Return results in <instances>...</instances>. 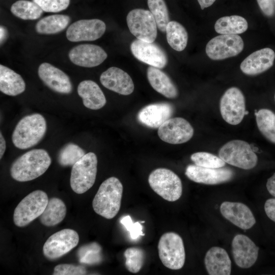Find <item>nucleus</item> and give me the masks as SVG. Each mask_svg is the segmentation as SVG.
<instances>
[{"label":"nucleus","instance_id":"obj_40","mask_svg":"<svg viewBox=\"0 0 275 275\" xmlns=\"http://www.w3.org/2000/svg\"><path fill=\"white\" fill-rule=\"evenodd\" d=\"M87 274L86 268L81 265L69 264H59L55 266L53 275H83Z\"/></svg>","mask_w":275,"mask_h":275},{"label":"nucleus","instance_id":"obj_12","mask_svg":"<svg viewBox=\"0 0 275 275\" xmlns=\"http://www.w3.org/2000/svg\"><path fill=\"white\" fill-rule=\"evenodd\" d=\"M244 43L238 35H223L211 39L207 44L206 53L213 60H222L240 53Z\"/></svg>","mask_w":275,"mask_h":275},{"label":"nucleus","instance_id":"obj_9","mask_svg":"<svg viewBox=\"0 0 275 275\" xmlns=\"http://www.w3.org/2000/svg\"><path fill=\"white\" fill-rule=\"evenodd\" d=\"M126 21L131 33L138 39L153 42L157 37V24L149 10L134 9L127 15Z\"/></svg>","mask_w":275,"mask_h":275},{"label":"nucleus","instance_id":"obj_32","mask_svg":"<svg viewBox=\"0 0 275 275\" xmlns=\"http://www.w3.org/2000/svg\"><path fill=\"white\" fill-rule=\"evenodd\" d=\"M16 17L23 20H35L41 17L43 11L34 1L19 0L14 3L10 8Z\"/></svg>","mask_w":275,"mask_h":275},{"label":"nucleus","instance_id":"obj_13","mask_svg":"<svg viewBox=\"0 0 275 275\" xmlns=\"http://www.w3.org/2000/svg\"><path fill=\"white\" fill-rule=\"evenodd\" d=\"M194 128L185 119L181 117L171 118L158 129L157 133L163 141L171 144L187 142L194 134Z\"/></svg>","mask_w":275,"mask_h":275},{"label":"nucleus","instance_id":"obj_44","mask_svg":"<svg viewBox=\"0 0 275 275\" xmlns=\"http://www.w3.org/2000/svg\"><path fill=\"white\" fill-rule=\"evenodd\" d=\"M266 188L268 193L275 197V173L268 179L266 183Z\"/></svg>","mask_w":275,"mask_h":275},{"label":"nucleus","instance_id":"obj_14","mask_svg":"<svg viewBox=\"0 0 275 275\" xmlns=\"http://www.w3.org/2000/svg\"><path fill=\"white\" fill-rule=\"evenodd\" d=\"M185 174L194 182L208 185L229 181L234 175L233 170L229 168H209L196 164L187 166Z\"/></svg>","mask_w":275,"mask_h":275},{"label":"nucleus","instance_id":"obj_31","mask_svg":"<svg viewBox=\"0 0 275 275\" xmlns=\"http://www.w3.org/2000/svg\"><path fill=\"white\" fill-rule=\"evenodd\" d=\"M166 32L168 43L173 49L181 51L185 48L188 41V34L182 24L176 21H170Z\"/></svg>","mask_w":275,"mask_h":275},{"label":"nucleus","instance_id":"obj_49","mask_svg":"<svg viewBox=\"0 0 275 275\" xmlns=\"http://www.w3.org/2000/svg\"><path fill=\"white\" fill-rule=\"evenodd\" d=\"M275 1V0H274Z\"/></svg>","mask_w":275,"mask_h":275},{"label":"nucleus","instance_id":"obj_3","mask_svg":"<svg viewBox=\"0 0 275 275\" xmlns=\"http://www.w3.org/2000/svg\"><path fill=\"white\" fill-rule=\"evenodd\" d=\"M46 129V122L42 115L36 113L26 116L16 125L12 135V142L18 149H29L42 139Z\"/></svg>","mask_w":275,"mask_h":275},{"label":"nucleus","instance_id":"obj_47","mask_svg":"<svg viewBox=\"0 0 275 275\" xmlns=\"http://www.w3.org/2000/svg\"><path fill=\"white\" fill-rule=\"evenodd\" d=\"M0 39H1V43H3L6 39L8 36V32L5 27L4 26H1L0 27Z\"/></svg>","mask_w":275,"mask_h":275},{"label":"nucleus","instance_id":"obj_17","mask_svg":"<svg viewBox=\"0 0 275 275\" xmlns=\"http://www.w3.org/2000/svg\"><path fill=\"white\" fill-rule=\"evenodd\" d=\"M259 248L247 236L237 234L232 242V252L236 265L242 268H248L256 262Z\"/></svg>","mask_w":275,"mask_h":275},{"label":"nucleus","instance_id":"obj_34","mask_svg":"<svg viewBox=\"0 0 275 275\" xmlns=\"http://www.w3.org/2000/svg\"><path fill=\"white\" fill-rule=\"evenodd\" d=\"M149 11L153 15L158 29L166 32L167 26L170 22L168 9L164 0H148Z\"/></svg>","mask_w":275,"mask_h":275},{"label":"nucleus","instance_id":"obj_19","mask_svg":"<svg viewBox=\"0 0 275 275\" xmlns=\"http://www.w3.org/2000/svg\"><path fill=\"white\" fill-rule=\"evenodd\" d=\"M39 78L52 91L61 94H69L72 85L69 76L60 69L48 63H43L38 70Z\"/></svg>","mask_w":275,"mask_h":275},{"label":"nucleus","instance_id":"obj_10","mask_svg":"<svg viewBox=\"0 0 275 275\" xmlns=\"http://www.w3.org/2000/svg\"><path fill=\"white\" fill-rule=\"evenodd\" d=\"M219 107L223 119L233 125L239 124L248 114L244 96L236 87H231L226 91L221 98Z\"/></svg>","mask_w":275,"mask_h":275},{"label":"nucleus","instance_id":"obj_7","mask_svg":"<svg viewBox=\"0 0 275 275\" xmlns=\"http://www.w3.org/2000/svg\"><path fill=\"white\" fill-rule=\"evenodd\" d=\"M218 156L225 162L244 170L254 168L258 161L257 156L250 145L239 140L224 145L219 150Z\"/></svg>","mask_w":275,"mask_h":275},{"label":"nucleus","instance_id":"obj_8","mask_svg":"<svg viewBox=\"0 0 275 275\" xmlns=\"http://www.w3.org/2000/svg\"><path fill=\"white\" fill-rule=\"evenodd\" d=\"M159 257L166 267L178 270L183 267L185 252L182 238L178 234L170 232L164 233L158 244Z\"/></svg>","mask_w":275,"mask_h":275},{"label":"nucleus","instance_id":"obj_2","mask_svg":"<svg viewBox=\"0 0 275 275\" xmlns=\"http://www.w3.org/2000/svg\"><path fill=\"white\" fill-rule=\"evenodd\" d=\"M123 187L115 177L104 180L96 194L92 206L98 215L106 218H114L120 210Z\"/></svg>","mask_w":275,"mask_h":275},{"label":"nucleus","instance_id":"obj_26","mask_svg":"<svg viewBox=\"0 0 275 275\" xmlns=\"http://www.w3.org/2000/svg\"><path fill=\"white\" fill-rule=\"evenodd\" d=\"M147 78L152 87L167 98L177 97L178 91L169 76L159 68L150 66L147 69Z\"/></svg>","mask_w":275,"mask_h":275},{"label":"nucleus","instance_id":"obj_23","mask_svg":"<svg viewBox=\"0 0 275 275\" xmlns=\"http://www.w3.org/2000/svg\"><path fill=\"white\" fill-rule=\"evenodd\" d=\"M275 53L266 47L255 51L241 62L240 68L247 75H255L264 72L273 65Z\"/></svg>","mask_w":275,"mask_h":275},{"label":"nucleus","instance_id":"obj_46","mask_svg":"<svg viewBox=\"0 0 275 275\" xmlns=\"http://www.w3.org/2000/svg\"><path fill=\"white\" fill-rule=\"evenodd\" d=\"M201 9L204 10L206 8L211 6L216 0H197Z\"/></svg>","mask_w":275,"mask_h":275},{"label":"nucleus","instance_id":"obj_6","mask_svg":"<svg viewBox=\"0 0 275 275\" xmlns=\"http://www.w3.org/2000/svg\"><path fill=\"white\" fill-rule=\"evenodd\" d=\"M48 200L47 195L43 190H36L28 195L14 210V224L19 227L29 225L42 214Z\"/></svg>","mask_w":275,"mask_h":275},{"label":"nucleus","instance_id":"obj_16","mask_svg":"<svg viewBox=\"0 0 275 275\" xmlns=\"http://www.w3.org/2000/svg\"><path fill=\"white\" fill-rule=\"evenodd\" d=\"M133 55L139 61L159 69L166 66L168 57L158 44L141 40H134L130 45Z\"/></svg>","mask_w":275,"mask_h":275},{"label":"nucleus","instance_id":"obj_43","mask_svg":"<svg viewBox=\"0 0 275 275\" xmlns=\"http://www.w3.org/2000/svg\"><path fill=\"white\" fill-rule=\"evenodd\" d=\"M264 210L267 217L275 223V198H270L265 201Z\"/></svg>","mask_w":275,"mask_h":275},{"label":"nucleus","instance_id":"obj_20","mask_svg":"<svg viewBox=\"0 0 275 275\" xmlns=\"http://www.w3.org/2000/svg\"><path fill=\"white\" fill-rule=\"evenodd\" d=\"M222 215L237 227L247 230L256 223V219L251 209L240 202L225 201L220 206Z\"/></svg>","mask_w":275,"mask_h":275},{"label":"nucleus","instance_id":"obj_35","mask_svg":"<svg viewBox=\"0 0 275 275\" xmlns=\"http://www.w3.org/2000/svg\"><path fill=\"white\" fill-rule=\"evenodd\" d=\"M85 154V151L79 146L69 143L66 144L59 151L58 160L62 166H73Z\"/></svg>","mask_w":275,"mask_h":275},{"label":"nucleus","instance_id":"obj_22","mask_svg":"<svg viewBox=\"0 0 275 275\" xmlns=\"http://www.w3.org/2000/svg\"><path fill=\"white\" fill-rule=\"evenodd\" d=\"M101 84L118 94L128 95L134 90V84L130 75L119 68L111 67L100 76Z\"/></svg>","mask_w":275,"mask_h":275},{"label":"nucleus","instance_id":"obj_41","mask_svg":"<svg viewBox=\"0 0 275 275\" xmlns=\"http://www.w3.org/2000/svg\"><path fill=\"white\" fill-rule=\"evenodd\" d=\"M120 222L125 226L126 230L129 231L130 237L132 239H135L140 236H144L143 233V226L140 222L133 223L130 215H126L123 217Z\"/></svg>","mask_w":275,"mask_h":275},{"label":"nucleus","instance_id":"obj_48","mask_svg":"<svg viewBox=\"0 0 275 275\" xmlns=\"http://www.w3.org/2000/svg\"><path fill=\"white\" fill-rule=\"evenodd\" d=\"M274 100H275V95H274Z\"/></svg>","mask_w":275,"mask_h":275},{"label":"nucleus","instance_id":"obj_24","mask_svg":"<svg viewBox=\"0 0 275 275\" xmlns=\"http://www.w3.org/2000/svg\"><path fill=\"white\" fill-rule=\"evenodd\" d=\"M204 263L210 275L231 274V261L224 249L218 246L211 248L205 255Z\"/></svg>","mask_w":275,"mask_h":275},{"label":"nucleus","instance_id":"obj_1","mask_svg":"<svg viewBox=\"0 0 275 275\" xmlns=\"http://www.w3.org/2000/svg\"><path fill=\"white\" fill-rule=\"evenodd\" d=\"M51 162V158L46 150L33 149L14 161L10 167V174L19 182L31 181L43 174Z\"/></svg>","mask_w":275,"mask_h":275},{"label":"nucleus","instance_id":"obj_36","mask_svg":"<svg viewBox=\"0 0 275 275\" xmlns=\"http://www.w3.org/2000/svg\"><path fill=\"white\" fill-rule=\"evenodd\" d=\"M124 256L125 266L129 271L135 273L141 269L145 259L144 250L138 247L129 248L125 251Z\"/></svg>","mask_w":275,"mask_h":275},{"label":"nucleus","instance_id":"obj_28","mask_svg":"<svg viewBox=\"0 0 275 275\" xmlns=\"http://www.w3.org/2000/svg\"><path fill=\"white\" fill-rule=\"evenodd\" d=\"M66 212L67 208L64 202L59 198H51L40 216V222L47 227L54 226L64 219Z\"/></svg>","mask_w":275,"mask_h":275},{"label":"nucleus","instance_id":"obj_33","mask_svg":"<svg viewBox=\"0 0 275 275\" xmlns=\"http://www.w3.org/2000/svg\"><path fill=\"white\" fill-rule=\"evenodd\" d=\"M258 128L261 133L270 142L275 144V114L263 108L255 113Z\"/></svg>","mask_w":275,"mask_h":275},{"label":"nucleus","instance_id":"obj_5","mask_svg":"<svg viewBox=\"0 0 275 275\" xmlns=\"http://www.w3.org/2000/svg\"><path fill=\"white\" fill-rule=\"evenodd\" d=\"M97 158L93 152L85 154L72 167L70 186L77 194L88 191L94 185L97 174Z\"/></svg>","mask_w":275,"mask_h":275},{"label":"nucleus","instance_id":"obj_25","mask_svg":"<svg viewBox=\"0 0 275 275\" xmlns=\"http://www.w3.org/2000/svg\"><path fill=\"white\" fill-rule=\"evenodd\" d=\"M77 93L82 98L84 106L89 109H99L106 104V98L102 91L93 80L81 81L77 87Z\"/></svg>","mask_w":275,"mask_h":275},{"label":"nucleus","instance_id":"obj_39","mask_svg":"<svg viewBox=\"0 0 275 275\" xmlns=\"http://www.w3.org/2000/svg\"><path fill=\"white\" fill-rule=\"evenodd\" d=\"M43 11L56 13L66 9L70 0H33Z\"/></svg>","mask_w":275,"mask_h":275},{"label":"nucleus","instance_id":"obj_29","mask_svg":"<svg viewBox=\"0 0 275 275\" xmlns=\"http://www.w3.org/2000/svg\"><path fill=\"white\" fill-rule=\"evenodd\" d=\"M248 28L246 20L239 15L224 16L218 19L214 29L218 34L237 35L244 33Z\"/></svg>","mask_w":275,"mask_h":275},{"label":"nucleus","instance_id":"obj_11","mask_svg":"<svg viewBox=\"0 0 275 275\" xmlns=\"http://www.w3.org/2000/svg\"><path fill=\"white\" fill-rule=\"evenodd\" d=\"M79 235L71 229H64L52 234L43 246L44 256L49 260L57 259L74 248L78 243Z\"/></svg>","mask_w":275,"mask_h":275},{"label":"nucleus","instance_id":"obj_38","mask_svg":"<svg viewBox=\"0 0 275 275\" xmlns=\"http://www.w3.org/2000/svg\"><path fill=\"white\" fill-rule=\"evenodd\" d=\"M101 251L100 245L96 242L82 246L78 252L80 261L90 264L99 263L101 260Z\"/></svg>","mask_w":275,"mask_h":275},{"label":"nucleus","instance_id":"obj_27","mask_svg":"<svg viewBox=\"0 0 275 275\" xmlns=\"http://www.w3.org/2000/svg\"><path fill=\"white\" fill-rule=\"evenodd\" d=\"M25 83L21 75L12 69L0 65V91L5 94L15 96L23 93Z\"/></svg>","mask_w":275,"mask_h":275},{"label":"nucleus","instance_id":"obj_21","mask_svg":"<svg viewBox=\"0 0 275 275\" xmlns=\"http://www.w3.org/2000/svg\"><path fill=\"white\" fill-rule=\"evenodd\" d=\"M174 112V107L170 103H153L142 108L138 113L137 118L141 123L147 127L158 128L171 118Z\"/></svg>","mask_w":275,"mask_h":275},{"label":"nucleus","instance_id":"obj_37","mask_svg":"<svg viewBox=\"0 0 275 275\" xmlns=\"http://www.w3.org/2000/svg\"><path fill=\"white\" fill-rule=\"evenodd\" d=\"M195 164L209 168H219L225 166V162L213 154L206 152H198L193 153L190 156Z\"/></svg>","mask_w":275,"mask_h":275},{"label":"nucleus","instance_id":"obj_4","mask_svg":"<svg viewBox=\"0 0 275 275\" xmlns=\"http://www.w3.org/2000/svg\"><path fill=\"white\" fill-rule=\"evenodd\" d=\"M148 182L152 190L167 201H176L182 195L181 179L169 169L160 168L153 170L149 176Z\"/></svg>","mask_w":275,"mask_h":275},{"label":"nucleus","instance_id":"obj_15","mask_svg":"<svg viewBox=\"0 0 275 275\" xmlns=\"http://www.w3.org/2000/svg\"><path fill=\"white\" fill-rule=\"evenodd\" d=\"M105 30V23L100 19H81L68 28L66 37L71 42L94 41L100 38Z\"/></svg>","mask_w":275,"mask_h":275},{"label":"nucleus","instance_id":"obj_45","mask_svg":"<svg viewBox=\"0 0 275 275\" xmlns=\"http://www.w3.org/2000/svg\"><path fill=\"white\" fill-rule=\"evenodd\" d=\"M6 148V144L5 140L2 135V132L0 133V159H2Z\"/></svg>","mask_w":275,"mask_h":275},{"label":"nucleus","instance_id":"obj_18","mask_svg":"<svg viewBox=\"0 0 275 275\" xmlns=\"http://www.w3.org/2000/svg\"><path fill=\"white\" fill-rule=\"evenodd\" d=\"M68 56L70 60L75 65L91 68L101 64L106 59L107 54L100 46L83 44L72 48Z\"/></svg>","mask_w":275,"mask_h":275},{"label":"nucleus","instance_id":"obj_42","mask_svg":"<svg viewBox=\"0 0 275 275\" xmlns=\"http://www.w3.org/2000/svg\"><path fill=\"white\" fill-rule=\"evenodd\" d=\"M257 2L259 8L265 15L271 17L274 14V0H257Z\"/></svg>","mask_w":275,"mask_h":275},{"label":"nucleus","instance_id":"obj_30","mask_svg":"<svg viewBox=\"0 0 275 275\" xmlns=\"http://www.w3.org/2000/svg\"><path fill=\"white\" fill-rule=\"evenodd\" d=\"M70 21L69 16L54 14L39 20L35 25L36 32L41 34H54L64 30Z\"/></svg>","mask_w":275,"mask_h":275}]
</instances>
